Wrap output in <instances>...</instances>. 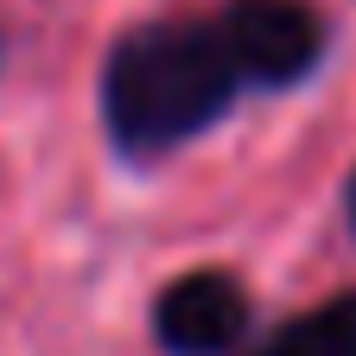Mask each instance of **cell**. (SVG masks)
Segmentation results:
<instances>
[{"label":"cell","instance_id":"6da1fadb","mask_svg":"<svg viewBox=\"0 0 356 356\" xmlns=\"http://www.w3.org/2000/svg\"><path fill=\"white\" fill-rule=\"evenodd\" d=\"M236 51L222 26L204 19H159L115 44L102 76V108L115 140L134 153H159L210 127L236 96Z\"/></svg>","mask_w":356,"mask_h":356},{"label":"cell","instance_id":"7a4b0ae2","mask_svg":"<svg viewBox=\"0 0 356 356\" xmlns=\"http://www.w3.org/2000/svg\"><path fill=\"white\" fill-rule=\"evenodd\" d=\"M222 38L236 51V70L254 83H293L318 64L325 26L318 13L293 7V0H242V7L222 19Z\"/></svg>","mask_w":356,"mask_h":356},{"label":"cell","instance_id":"3957f363","mask_svg":"<svg viewBox=\"0 0 356 356\" xmlns=\"http://www.w3.org/2000/svg\"><path fill=\"white\" fill-rule=\"evenodd\" d=\"M153 325L172 356H216L248 331V299L229 274H185L159 293Z\"/></svg>","mask_w":356,"mask_h":356},{"label":"cell","instance_id":"277c9868","mask_svg":"<svg viewBox=\"0 0 356 356\" xmlns=\"http://www.w3.org/2000/svg\"><path fill=\"white\" fill-rule=\"evenodd\" d=\"M274 356H356V293L337 299V305H325L318 318L293 325L274 343Z\"/></svg>","mask_w":356,"mask_h":356},{"label":"cell","instance_id":"5b68a950","mask_svg":"<svg viewBox=\"0 0 356 356\" xmlns=\"http://www.w3.org/2000/svg\"><path fill=\"white\" fill-rule=\"evenodd\" d=\"M350 222H356V178H350Z\"/></svg>","mask_w":356,"mask_h":356},{"label":"cell","instance_id":"8992f818","mask_svg":"<svg viewBox=\"0 0 356 356\" xmlns=\"http://www.w3.org/2000/svg\"><path fill=\"white\" fill-rule=\"evenodd\" d=\"M267 356H274V350H267Z\"/></svg>","mask_w":356,"mask_h":356}]
</instances>
